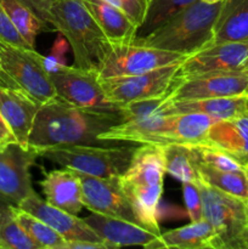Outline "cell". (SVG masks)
I'll return each instance as SVG.
<instances>
[{
    "label": "cell",
    "instance_id": "1",
    "mask_svg": "<svg viewBox=\"0 0 248 249\" xmlns=\"http://www.w3.org/2000/svg\"><path fill=\"white\" fill-rule=\"evenodd\" d=\"M123 121L121 112L80 108L56 96L40 105L28 138V148L43 150L71 145H122L99 136Z\"/></svg>",
    "mask_w": 248,
    "mask_h": 249
},
{
    "label": "cell",
    "instance_id": "2",
    "mask_svg": "<svg viewBox=\"0 0 248 249\" xmlns=\"http://www.w3.org/2000/svg\"><path fill=\"white\" fill-rule=\"evenodd\" d=\"M223 1L207 4L202 0L192 2L151 32L147 36L136 38L135 44L192 55L214 40V26Z\"/></svg>",
    "mask_w": 248,
    "mask_h": 249
},
{
    "label": "cell",
    "instance_id": "3",
    "mask_svg": "<svg viewBox=\"0 0 248 249\" xmlns=\"http://www.w3.org/2000/svg\"><path fill=\"white\" fill-rule=\"evenodd\" d=\"M49 23L67 40L75 66L99 71L113 44L82 0H53Z\"/></svg>",
    "mask_w": 248,
    "mask_h": 249
},
{
    "label": "cell",
    "instance_id": "4",
    "mask_svg": "<svg viewBox=\"0 0 248 249\" xmlns=\"http://www.w3.org/2000/svg\"><path fill=\"white\" fill-rule=\"evenodd\" d=\"M164 157L160 146L140 145L119 184L135 207L146 229L160 236L157 221L158 204L164 185Z\"/></svg>",
    "mask_w": 248,
    "mask_h": 249
},
{
    "label": "cell",
    "instance_id": "5",
    "mask_svg": "<svg viewBox=\"0 0 248 249\" xmlns=\"http://www.w3.org/2000/svg\"><path fill=\"white\" fill-rule=\"evenodd\" d=\"M140 145H71L43 150L40 157L61 168L96 178H119L130 164Z\"/></svg>",
    "mask_w": 248,
    "mask_h": 249
},
{
    "label": "cell",
    "instance_id": "6",
    "mask_svg": "<svg viewBox=\"0 0 248 249\" xmlns=\"http://www.w3.org/2000/svg\"><path fill=\"white\" fill-rule=\"evenodd\" d=\"M203 219L216 232L215 249H243L242 238L248 229V202L199 181Z\"/></svg>",
    "mask_w": 248,
    "mask_h": 249
},
{
    "label": "cell",
    "instance_id": "7",
    "mask_svg": "<svg viewBox=\"0 0 248 249\" xmlns=\"http://www.w3.org/2000/svg\"><path fill=\"white\" fill-rule=\"evenodd\" d=\"M0 62L15 85L39 105L57 96L44 66V56L36 53L35 49L21 48L0 39Z\"/></svg>",
    "mask_w": 248,
    "mask_h": 249
},
{
    "label": "cell",
    "instance_id": "8",
    "mask_svg": "<svg viewBox=\"0 0 248 249\" xmlns=\"http://www.w3.org/2000/svg\"><path fill=\"white\" fill-rule=\"evenodd\" d=\"M57 97L80 108L121 112L122 107L107 99L96 71L65 65L49 73Z\"/></svg>",
    "mask_w": 248,
    "mask_h": 249
},
{
    "label": "cell",
    "instance_id": "9",
    "mask_svg": "<svg viewBox=\"0 0 248 249\" xmlns=\"http://www.w3.org/2000/svg\"><path fill=\"white\" fill-rule=\"evenodd\" d=\"M248 96V70L213 72L177 77L175 75L164 101Z\"/></svg>",
    "mask_w": 248,
    "mask_h": 249
},
{
    "label": "cell",
    "instance_id": "10",
    "mask_svg": "<svg viewBox=\"0 0 248 249\" xmlns=\"http://www.w3.org/2000/svg\"><path fill=\"white\" fill-rule=\"evenodd\" d=\"M187 55L160 50L141 44H113L111 51L100 66V79L150 72L172 63H181Z\"/></svg>",
    "mask_w": 248,
    "mask_h": 249
},
{
    "label": "cell",
    "instance_id": "11",
    "mask_svg": "<svg viewBox=\"0 0 248 249\" xmlns=\"http://www.w3.org/2000/svg\"><path fill=\"white\" fill-rule=\"evenodd\" d=\"M180 65L181 63H172L141 74L104 78L100 80L107 99L123 107L131 102L164 97L179 72Z\"/></svg>",
    "mask_w": 248,
    "mask_h": 249
},
{
    "label": "cell",
    "instance_id": "12",
    "mask_svg": "<svg viewBox=\"0 0 248 249\" xmlns=\"http://www.w3.org/2000/svg\"><path fill=\"white\" fill-rule=\"evenodd\" d=\"M77 175L82 184L85 208L94 213L130 221L145 228L135 207L122 189L119 178H96L83 173H77Z\"/></svg>",
    "mask_w": 248,
    "mask_h": 249
},
{
    "label": "cell",
    "instance_id": "13",
    "mask_svg": "<svg viewBox=\"0 0 248 249\" xmlns=\"http://www.w3.org/2000/svg\"><path fill=\"white\" fill-rule=\"evenodd\" d=\"M38 153L14 142L0 150V198L17 207L19 202L34 191L31 167Z\"/></svg>",
    "mask_w": 248,
    "mask_h": 249
},
{
    "label": "cell",
    "instance_id": "14",
    "mask_svg": "<svg viewBox=\"0 0 248 249\" xmlns=\"http://www.w3.org/2000/svg\"><path fill=\"white\" fill-rule=\"evenodd\" d=\"M248 70V40L212 44L181 62L177 77Z\"/></svg>",
    "mask_w": 248,
    "mask_h": 249
},
{
    "label": "cell",
    "instance_id": "15",
    "mask_svg": "<svg viewBox=\"0 0 248 249\" xmlns=\"http://www.w3.org/2000/svg\"><path fill=\"white\" fill-rule=\"evenodd\" d=\"M17 207L48 224L53 230L57 231L67 242L89 241V242L105 243L97 236V233L85 223L84 219H79L77 215L51 206L45 199H41L35 194V191L22 199Z\"/></svg>",
    "mask_w": 248,
    "mask_h": 249
},
{
    "label": "cell",
    "instance_id": "16",
    "mask_svg": "<svg viewBox=\"0 0 248 249\" xmlns=\"http://www.w3.org/2000/svg\"><path fill=\"white\" fill-rule=\"evenodd\" d=\"M40 105L21 89L0 85V113L17 142L28 148V138Z\"/></svg>",
    "mask_w": 248,
    "mask_h": 249
},
{
    "label": "cell",
    "instance_id": "17",
    "mask_svg": "<svg viewBox=\"0 0 248 249\" xmlns=\"http://www.w3.org/2000/svg\"><path fill=\"white\" fill-rule=\"evenodd\" d=\"M218 119L203 113H172L165 114L162 130L155 141L156 146L169 143L180 145H199L207 139L209 130Z\"/></svg>",
    "mask_w": 248,
    "mask_h": 249
},
{
    "label": "cell",
    "instance_id": "18",
    "mask_svg": "<svg viewBox=\"0 0 248 249\" xmlns=\"http://www.w3.org/2000/svg\"><path fill=\"white\" fill-rule=\"evenodd\" d=\"M84 220L111 248H121L126 246L145 247L158 237V235L142 226L94 212H91L90 215L85 216Z\"/></svg>",
    "mask_w": 248,
    "mask_h": 249
},
{
    "label": "cell",
    "instance_id": "19",
    "mask_svg": "<svg viewBox=\"0 0 248 249\" xmlns=\"http://www.w3.org/2000/svg\"><path fill=\"white\" fill-rule=\"evenodd\" d=\"M45 201L49 204L67 213L78 215L84 208L82 184L79 177L73 170L55 169L45 174L40 181Z\"/></svg>",
    "mask_w": 248,
    "mask_h": 249
},
{
    "label": "cell",
    "instance_id": "20",
    "mask_svg": "<svg viewBox=\"0 0 248 249\" xmlns=\"http://www.w3.org/2000/svg\"><path fill=\"white\" fill-rule=\"evenodd\" d=\"M248 96L212 97V99L186 100V101H164L158 107V113H203L218 121H233L247 113Z\"/></svg>",
    "mask_w": 248,
    "mask_h": 249
},
{
    "label": "cell",
    "instance_id": "21",
    "mask_svg": "<svg viewBox=\"0 0 248 249\" xmlns=\"http://www.w3.org/2000/svg\"><path fill=\"white\" fill-rule=\"evenodd\" d=\"M112 44L134 43L138 24L118 6L104 0H82Z\"/></svg>",
    "mask_w": 248,
    "mask_h": 249
},
{
    "label": "cell",
    "instance_id": "22",
    "mask_svg": "<svg viewBox=\"0 0 248 249\" xmlns=\"http://www.w3.org/2000/svg\"><path fill=\"white\" fill-rule=\"evenodd\" d=\"M248 40V0H224L214 26L213 44Z\"/></svg>",
    "mask_w": 248,
    "mask_h": 249
},
{
    "label": "cell",
    "instance_id": "23",
    "mask_svg": "<svg viewBox=\"0 0 248 249\" xmlns=\"http://www.w3.org/2000/svg\"><path fill=\"white\" fill-rule=\"evenodd\" d=\"M204 145L213 146L246 165L248 162V129L233 121H219L209 130Z\"/></svg>",
    "mask_w": 248,
    "mask_h": 249
},
{
    "label": "cell",
    "instance_id": "24",
    "mask_svg": "<svg viewBox=\"0 0 248 249\" xmlns=\"http://www.w3.org/2000/svg\"><path fill=\"white\" fill-rule=\"evenodd\" d=\"M164 248L215 249L216 232L206 219L191 221L182 228L160 233Z\"/></svg>",
    "mask_w": 248,
    "mask_h": 249
},
{
    "label": "cell",
    "instance_id": "25",
    "mask_svg": "<svg viewBox=\"0 0 248 249\" xmlns=\"http://www.w3.org/2000/svg\"><path fill=\"white\" fill-rule=\"evenodd\" d=\"M7 17L29 48L34 49L35 39L45 31H53L50 24L38 16L21 0H0Z\"/></svg>",
    "mask_w": 248,
    "mask_h": 249
},
{
    "label": "cell",
    "instance_id": "26",
    "mask_svg": "<svg viewBox=\"0 0 248 249\" xmlns=\"http://www.w3.org/2000/svg\"><path fill=\"white\" fill-rule=\"evenodd\" d=\"M202 181L225 194L248 202V170L225 172L196 163Z\"/></svg>",
    "mask_w": 248,
    "mask_h": 249
},
{
    "label": "cell",
    "instance_id": "27",
    "mask_svg": "<svg viewBox=\"0 0 248 249\" xmlns=\"http://www.w3.org/2000/svg\"><path fill=\"white\" fill-rule=\"evenodd\" d=\"M164 157L165 173L180 182H198L201 180L189 145L169 143L160 146Z\"/></svg>",
    "mask_w": 248,
    "mask_h": 249
},
{
    "label": "cell",
    "instance_id": "28",
    "mask_svg": "<svg viewBox=\"0 0 248 249\" xmlns=\"http://www.w3.org/2000/svg\"><path fill=\"white\" fill-rule=\"evenodd\" d=\"M14 215L17 223L40 249H66L67 241L43 220L18 207L14 208Z\"/></svg>",
    "mask_w": 248,
    "mask_h": 249
},
{
    "label": "cell",
    "instance_id": "29",
    "mask_svg": "<svg viewBox=\"0 0 248 249\" xmlns=\"http://www.w3.org/2000/svg\"><path fill=\"white\" fill-rule=\"evenodd\" d=\"M195 1L197 0H151L145 19L138 29L136 38L147 36L167 19Z\"/></svg>",
    "mask_w": 248,
    "mask_h": 249
},
{
    "label": "cell",
    "instance_id": "30",
    "mask_svg": "<svg viewBox=\"0 0 248 249\" xmlns=\"http://www.w3.org/2000/svg\"><path fill=\"white\" fill-rule=\"evenodd\" d=\"M189 147L195 163L207 165L213 169L225 170V172H237V170L246 169L245 165L233 160L228 153L213 146L199 143V145H189Z\"/></svg>",
    "mask_w": 248,
    "mask_h": 249
},
{
    "label": "cell",
    "instance_id": "31",
    "mask_svg": "<svg viewBox=\"0 0 248 249\" xmlns=\"http://www.w3.org/2000/svg\"><path fill=\"white\" fill-rule=\"evenodd\" d=\"M0 249H40L15 219L14 213L0 223Z\"/></svg>",
    "mask_w": 248,
    "mask_h": 249
},
{
    "label": "cell",
    "instance_id": "32",
    "mask_svg": "<svg viewBox=\"0 0 248 249\" xmlns=\"http://www.w3.org/2000/svg\"><path fill=\"white\" fill-rule=\"evenodd\" d=\"M198 182H181L185 206L191 221H198L203 219V202H202V192Z\"/></svg>",
    "mask_w": 248,
    "mask_h": 249
},
{
    "label": "cell",
    "instance_id": "33",
    "mask_svg": "<svg viewBox=\"0 0 248 249\" xmlns=\"http://www.w3.org/2000/svg\"><path fill=\"white\" fill-rule=\"evenodd\" d=\"M0 39L6 41V43L12 44V45L21 46V48H29L28 44L19 36V33L16 31L14 24L9 19L1 2H0Z\"/></svg>",
    "mask_w": 248,
    "mask_h": 249
},
{
    "label": "cell",
    "instance_id": "34",
    "mask_svg": "<svg viewBox=\"0 0 248 249\" xmlns=\"http://www.w3.org/2000/svg\"><path fill=\"white\" fill-rule=\"evenodd\" d=\"M151 0H121V7L140 27L145 19Z\"/></svg>",
    "mask_w": 248,
    "mask_h": 249
},
{
    "label": "cell",
    "instance_id": "35",
    "mask_svg": "<svg viewBox=\"0 0 248 249\" xmlns=\"http://www.w3.org/2000/svg\"><path fill=\"white\" fill-rule=\"evenodd\" d=\"M66 43L63 39H58L55 41V46L51 50L50 55L44 56V66H45L46 71L49 73L53 72V71L58 70L60 67L65 66V61H63V53L66 51Z\"/></svg>",
    "mask_w": 248,
    "mask_h": 249
},
{
    "label": "cell",
    "instance_id": "36",
    "mask_svg": "<svg viewBox=\"0 0 248 249\" xmlns=\"http://www.w3.org/2000/svg\"><path fill=\"white\" fill-rule=\"evenodd\" d=\"M21 1L28 5L40 18H43L44 21L49 23V19H50V9L53 0H21Z\"/></svg>",
    "mask_w": 248,
    "mask_h": 249
},
{
    "label": "cell",
    "instance_id": "37",
    "mask_svg": "<svg viewBox=\"0 0 248 249\" xmlns=\"http://www.w3.org/2000/svg\"><path fill=\"white\" fill-rule=\"evenodd\" d=\"M17 142V139L15 136V134L12 133L11 128L9 126V124L6 123V121L4 119V117L0 113V150L4 147H6L10 143Z\"/></svg>",
    "mask_w": 248,
    "mask_h": 249
},
{
    "label": "cell",
    "instance_id": "38",
    "mask_svg": "<svg viewBox=\"0 0 248 249\" xmlns=\"http://www.w3.org/2000/svg\"><path fill=\"white\" fill-rule=\"evenodd\" d=\"M66 249H111L107 243L89 242V241H71L66 243Z\"/></svg>",
    "mask_w": 248,
    "mask_h": 249
},
{
    "label": "cell",
    "instance_id": "39",
    "mask_svg": "<svg viewBox=\"0 0 248 249\" xmlns=\"http://www.w3.org/2000/svg\"><path fill=\"white\" fill-rule=\"evenodd\" d=\"M14 208L15 206H12L9 202L0 198V223H1L5 218H7V216L11 215V214L14 213Z\"/></svg>",
    "mask_w": 248,
    "mask_h": 249
},
{
    "label": "cell",
    "instance_id": "40",
    "mask_svg": "<svg viewBox=\"0 0 248 249\" xmlns=\"http://www.w3.org/2000/svg\"><path fill=\"white\" fill-rule=\"evenodd\" d=\"M0 85H5V87H11V88H17L16 85H15V83L12 82L11 79H10L9 77H7L6 73L4 72V70H2L1 67V62H0ZM18 89V88H17Z\"/></svg>",
    "mask_w": 248,
    "mask_h": 249
},
{
    "label": "cell",
    "instance_id": "41",
    "mask_svg": "<svg viewBox=\"0 0 248 249\" xmlns=\"http://www.w3.org/2000/svg\"><path fill=\"white\" fill-rule=\"evenodd\" d=\"M233 122H235L236 124H238L240 126H242V128L248 129V112H247V113L243 114V116L238 117V118H236V119H233Z\"/></svg>",
    "mask_w": 248,
    "mask_h": 249
},
{
    "label": "cell",
    "instance_id": "42",
    "mask_svg": "<svg viewBox=\"0 0 248 249\" xmlns=\"http://www.w3.org/2000/svg\"><path fill=\"white\" fill-rule=\"evenodd\" d=\"M242 247H243V249H248V229H247V230H246L245 235H243Z\"/></svg>",
    "mask_w": 248,
    "mask_h": 249
},
{
    "label": "cell",
    "instance_id": "43",
    "mask_svg": "<svg viewBox=\"0 0 248 249\" xmlns=\"http://www.w3.org/2000/svg\"><path fill=\"white\" fill-rule=\"evenodd\" d=\"M104 1H107V2H109V4L114 5V6H118V7H121V0H104ZM121 9H122V7H121Z\"/></svg>",
    "mask_w": 248,
    "mask_h": 249
},
{
    "label": "cell",
    "instance_id": "44",
    "mask_svg": "<svg viewBox=\"0 0 248 249\" xmlns=\"http://www.w3.org/2000/svg\"><path fill=\"white\" fill-rule=\"evenodd\" d=\"M202 1L207 2V4H216V2H221L224 0H202Z\"/></svg>",
    "mask_w": 248,
    "mask_h": 249
},
{
    "label": "cell",
    "instance_id": "45",
    "mask_svg": "<svg viewBox=\"0 0 248 249\" xmlns=\"http://www.w3.org/2000/svg\"><path fill=\"white\" fill-rule=\"evenodd\" d=\"M245 167H246V169H247V170H248V162H247V164H246V165H245Z\"/></svg>",
    "mask_w": 248,
    "mask_h": 249
},
{
    "label": "cell",
    "instance_id": "46",
    "mask_svg": "<svg viewBox=\"0 0 248 249\" xmlns=\"http://www.w3.org/2000/svg\"><path fill=\"white\" fill-rule=\"evenodd\" d=\"M247 111H248V99H247Z\"/></svg>",
    "mask_w": 248,
    "mask_h": 249
}]
</instances>
